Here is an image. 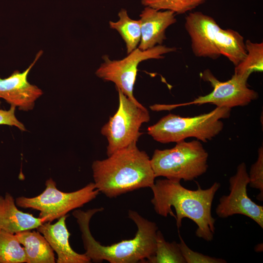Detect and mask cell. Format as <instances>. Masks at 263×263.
<instances>
[{
    "label": "cell",
    "mask_w": 263,
    "mask_h": 263,
    "mask_svg": "<svg viewBox=\"0 0 263 263\" xmlns=\"http://www.w3.org/2000/svg\"><path fill=\"white\" fill-rule=\"evenodd\" d=\"M220 186L219 183L215 182L207 189H202L198 185L196 190H190L182 186L180 181L158 179L150 187L153 193L151 203L157 214L174 217L178 229L183 219L191 220L197 226L196 235L211 242L215 230L211 207Z\"/></svg>",
    "instance_id": "obj_1"
},
{
    "label": "cell",
    "mask_w": 263,
    "mask_h": 263,
    "mask_svg": "<svg viewBox=\"0 0 263 263\" xmlns=\"http://www.w3.org/2000/svg\"><path fill=\"white\" fill-rule=\"evenodd\" d=\"M104 208L86 211L76 209L72 214L81 232L85 254L94 263L106 261L110 263H145L154 255L158 227L155 222L143 217L136 211L129 210L128 217L137 227L132 239L123 240L110 245H103L96 241L90 230V222L93 215Z\"/></svg>",
    "instance_id": "obj_2"
},
{
    "label": "cell",
    "mask_w": 263,
    "mask_h": 263,
    "mask_svg": "<svg viewBox=\"0 0 263 263\" xmlns=\"http://www.w3.org/2000/svg\"><path fill=\"white\" fill-rule=\"evenodd\" d=\"M95 188L107 197L115 198L141 188L151 187L156 178L147 153L136 143L120 149L92 165Z\"/></svg>",
    "instance_id": "obj_3"
},
{
    "label": "cell",
    "mask_w": 263,
    "mask_h": 263,
    "mask_svg": "<svg viewBox=\"0 0 263 263\" xmlns=\"http://www.w3.org/2000/svg\"><path fill=\"white\" fill-rule=\"evenodd\" d=\"M185 19L196 56L216 59L223 55L236 66L246 56L244 38L238 32L222 29L212 17L200 11L189 13Z\"/></svg>",
    "instance_id": "obj_4"
},
{
    "label": "cell",
    "mask_w": 263,
    "mask_h": 263,
    "mask_svg": "<svg viewBox=\"0 0 263 263\" xmlns=\"http://www.w3.org/2000/svg\"><path fill=\"white\" fill-rule=\"evenodd\" d=\"M231 109L217 107L210 112L194 117L169 113L147 129L149 135L161 143L178 142L188 137L207 142L223 130L221 120L230 116Z\"/></svg>",
    "instance_id": "obj_5"
},
{
    "label": "cell",
    "mask_w": 263,
    "mask_h": 263,
    "mask_svg": "<svg viewBox=\"0 0 263 263\" xmlns=\"http://www.w3.org/2000/svg\"><path fill=\"white\" fill-rule=\"evenodd\" d=\"M176 143L171 149L154 150L150 163L155 177L188 181L206 172L208 155L199 140Z\"/></svg>",
    "instance_id": "obj_6"
},
{
    "label": "cell",
    "mask_w": 263,
    "mask_h": 263,
    "mask_svg": "<svg viewBox=\"0 0 263 263\" xmlns=\"http://www.w3.org/2000/svg\"><path fill=\"white\" fill-rule=\"evenodd\" d=\"M45 185V189L38 195L34 197H19L15 202L18 207L38 210V217L46 218L51 223L71 210L82 207L99 193L94 183H90L71 192L58 189L56 183L52 178L47 180Z\"/></svg>",
    "instance_id": "obj_7"
},
{
    "label": "cell",
    "mask_w": 263,
    "mask_h": 263,
    "mask_svg": "<svg viewBox=\"0 0 263 263\" xmlns=\"http://www.w3.org/2000/svg\"><path fill=\"white\" fill-rule=\"evenodd\" d=\"M119 104L117 111L111 116L101 129V133L108 141V156L114 152L137 143L143 134L140 132L141 125L149 121L148 110L138 106L130 99L119 89Z\"/></svg>",
    "instance_id": "obj_8"
},
{
    "label": "cell",
    "mask_w": 263,
    "mask_h": 263,
    "mask_svg": "<svg viewBox=\"0 0 263 263\" xmlns=\"http://www.w3.org/2000/svg\"><path fill=\"white\" fill-rule=\"evenodd\" d=\"M176 47L158 45L142 51L136 48L121 60H111L107 56L102 57L104 62L95 72V75L104 80L113 82L116 88L120 90L133 102L143 106L133 94L139 64L149 59H160L163 55L175 52Z\"/></svg>",
    "instance_id": "obj_9"
},
{
    "label": "cell",
    "mask_w": 263,
    "mask_h": 263,
    "mask_svg": "<svg viewBox=\"0 0 263 263\" xmlns=\"http://www.w3.org/2000/svg\"><path fill=\"white\" fill-rule=\"evenodd\" d=\"M204 81L209 82L212 91L204 96H200L192 101L183 104L166 105H156L157 111L171 110L178 106L189 105H202L210 103L217 107L231 109L237 106H244L258 97L255 91L249 89L247 81L248 77L234 74L226 81H220L209 69L201 74Z\"/></svg>",
    "instance_id": "obj_10"
},
{
    "label": "cell",
    "mask_w": 263,
    "mask_h": 263,
    "mask_svg": "<svg viewBox=\"0 0 263 263\" xmlns=\"http://www.w3.org/2000/svg\"><path fill=\"white\" fill-rule=\"evenodd\" d=\"M229 193L219 199L216 208L218 217L226 218L235 214L244 215L263 228V207L256 204L248 196L249 184L246 164L243 162L237 168L235 175L229 179Z\"/></svg>",
    "instance_id": "obj_11"
},
{
    "label": "cell",
    "mask_w": 263,
    "mask_h": 263,
    "mask_svg": "<svg viewBox=\"0 0 263 263\" xmlns=\"http://www.w3.org/2000/svg\"><path fill=\"white\" fill-rule=\"evenodd\" d=\"M42 53V51H39L32 63L23 72L17 70L6 78L0 77V98L21 110L28 111L33 109L35 101L43 92L38 87L29 83L27 76Z\"/></svg>",
    "instance_id": "obj_12"
},
{
    "label": "cell",
    "mask_w": 263,
    "mask_h": 263,
    "mask_svg": "<svg viewBox=\"0 0 263 263\" xmlns=\"http://www.w3.org/2000/svg\"><path fill=\"white\" fill-rule=\"evenodd\" d=\"M68 215L59 218L55 224L47 222L37 228L57 254V263H89L91 259L84 254L75 252L69 243L70 233L66 225Z\"/></svg>",
    "instance_id": "obj_13"
},
{
    "label": "cell",
    "mask_w": 263,
    "mask_h": 263,
    "mask_svg": "<svg viewBox=\"0 0 263 263\" xmlns=\"http://www.w3.org/2000/svg\"><path fill=\"white\" fill-rule=\"evenodd\" d=\"M139 17L141 36L138 48L142 51L162 45L166 39V30L176 22L173 12L160 11L148 6L145 7Z\"/></svg>",
    "instance_id": "obj_14"
},
{
    "label": "cell",
    "mask_w": 263,
    "mask_h": 263,
    "mask_svg": "<svg viewBox=\"0 0 263 263\" xmlns=\"http://www.w3.org/2000/svg\"><path fill=\"white\" fill-rule=\"evenodd\" d=\"M48 222L46 218L35 217L19 210L13 196L6 192L0 195V229L11 234L37 229Z\"/></svg>",
    "instance_id": "obj_15"
},
{
    "label": "cell",
    "mask_w": 263,
    "mask_h": 263,
    "mask_svg": "<svg viewBox=\"0 0 263 263\" xmlns=\"http://www.w3.org/2000/svg\"><path fill=\"white\" fill-rule=\"evenodd\" d=\"M24 247L26 263H55L54 250L39 231L27 230L15 234Z\"/></svg>",
    "instance_id": "obj_16"
},
{
    "label": "cell",
    "mask_w": 263,
    "mask_h": 263,
    "mask_svg": "<svg viewBox=\"0 0 263 263\" xmlns=\"http://www.w3.org/2000/svg\"><path fill=\"white\" fill-rule=\"evenodd\" d=\"M119 19L116 22L110 21L111 28L116 30L121 36L126 45L127 52L129 54L137 48L140 42L141 22L140 19H131L125 9H122L118 14Z\"/></svg>",
    "instance_id": "obj_17"
},
{
    "label": "cell",
    "mask_w": 263,
    "mask_h": 263,
    "mask_svg": "<svg viewBox=\"0 0 263 263\" xmlns=\"http://www.w3.org/2000/svg\"><path fill=\"white\" fill-rule=\"evenodd\" d=\"M247 54L244 60L235 66L234 74L249 77L253 72L263 71V43L244 42Z\"/></svg>",
    "instance_id": "obj_18"
},
{
    "label": "cell",
    "mask_w": 263,
    "mask_h": 263,
    "mask_svg": "<svg viewBox=\"0 0 263 263\" xmlns=\"http://www.w3.org/2000/svg\"><path fill=\"white\" fill-rule=\"evenodd\" d=\"M156 251L154 255L147 260L148 263H186L178 243L173 241L167 242L162 233L158 230L156 237Z\"/></svg>",
    "instance_id": "obj_19"
},
{
    "label": "cell",
    "mask_w": 263,
    "mask_h": 263,
    "mask_svg": "<svg viewBox=\"0 0 263 263\" xmlns=\"http://www.w3.org/2000/svg\"><path fill=\"white\" fill-rule=\"evenodd\" d=\"M25 262L24 248L16 235L0 229V263Z\"/></svg>",
    "instance_id": "obj_20"
},
{
    "label": "cell",
    "mask_w": 263,
    "mask_h": 263,
    "mask_svg": "<svg viewBox=\"0 0 263 263\" xmlns=\"http://www.w3.org/2000/svg\"><path fill=\"white\" fill-rule=\"evenodd\" d=\"M206 0H141L144 6L157 10H164L173 12L175 14H183L191 11Z\"/></svg>",
    "instance_id": "obj_21"
},
{
    "label": "cell",
    "mask_w": 263,
    "mask_h": 263,
    "mask_svg": "<svg viewBox=\"0 0 263 263\" xmlns=\"http://www.w3.org/2000/svg\"><path fill=\"white\" fill-rule=\"evenodd\" d=\"M249 186L259 190L260 193L257 199L263 201V147L261 146L258 151L256 161L252 165L248 174Z\"/></svg>",
    "instance_id": "obj_22"
},
{
    "label": "cell",
    "mask_w": 263,
    "mask_h": 263,
    "mask_svg": "<svg viewBox=\"0 0 263 263\" xmlns=\"http://www.w3.org/2000/svg\"><path fill=\"white\" fill-rule=\"evenodd\" d=\"M180 240L178 246L186 263H225L226 261L220 258H216L204 255L194 251L186 244L181 235L179 234Z\"/></svg>",
    "instance_id": "obj_23"
},
{
    "label": "cell",
    "mask_w": 263,
    "mask_h": 263,
    "mask_svg": "<svg viewBox=\"0 0 263 263\" xmlns=\"http://www.w3.org/2000/svg\"><path fill=\"white\" fill-rule=\"evenodd\" d=\"M15 110L16 107L12 105H11L10 108L8 110H4L0 108V125L15 126L22 131H25V126L16 117Z\"/></svg>",
    "instance_id": "obj_24"
}]
</instances>
